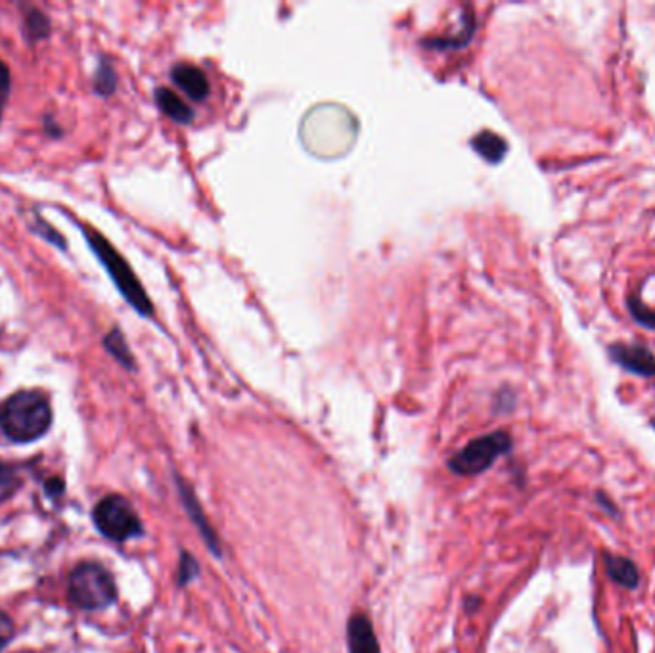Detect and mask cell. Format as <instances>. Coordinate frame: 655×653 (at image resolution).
<instances>
[{"mask_svg":"<svg viewBox=\"0 0 655 653\" xmlns=\"http://www.w3.org/2000/svg\"><path fill=\"white\" fill-rule=\"evenodd\" d=\"M52 424V408L39 391H18L0 406V428L16 443L43 437Z\"/></svg>","mask_w":655,"mask_h":653,"instance_id":"1","label":"cell"},{"mask_svg":"<svg viewBox=\"0 0 655 653\" xmlns=\"http://www.w3.org/2000/svg\"><path fill=\"white\" fill-rule=\"evenodd\" d=\"M18 485H20V481L14 470L10 466H6L4 462H0V502L14 495L18 491Z\"/></svg>","mask_w":655,"mask_h":653,"instance_id":"18","label":"cell"},{"mask_svg":"<svg viewBox=\"0 0 655 653\" xmlns=\"http://www.w3.org/2000/svg\"><path fill=\"white\" fill-rule=\"evenodd\" d=\"M602 558H604L606 575L610 577L611 583L627 590H636L640 586V569L633 560L611 552H604Z\"/></svg>","mask_w":655,"mask_h":653,"instance_id":"10","label":"cell"},{"mask_svg":"<svg viewBox=\"0 0 655 653\" xmlns=\"http://www.w3.org/2000/svg\"><path fill=\"white\" fill-rule=\"evenodd\" d=\"M472 148L485 161L500 163L506 156V152H508V142L497 133L483 131V133H479V135L472 138Z\"/></svg>","mask_w":655,"mask_h":653,"instance_id":"12","label":"cell"},{"mask_svg":"<svg viewBox=\"0 0 655 653\" xmlns=\"http://www.w3.org/2000/svg\"><path fill=\"white\" fill-rule=\"evenodd\" d=\"M512 437L506 431H493L470 441L449 460V468L458 475L487 472L500 456L512 451Z\"/></svg>","mask_w":655,"mask_h":653,"instance_id":"4","label":"cell"},{"mask_svg":"<svg viewBox=\"0 0 655 653\" xmlns=\"http://www.w3.org/2000/svg\"><path fill=\"white\" fill-rule=\"evenodd\" d=\"M156 102H158L159 110L165 113L169 119L177 121V123H190L194 119V112L192 108L182 100L181 96L171 89L161 87L156 91Z\"/></svg>","mask_w":655,"mask_h":653,"instance_id":"11","label":"cell"},{"mask_svg":"<svg viewBox=\"0 0 655 653\" xmlns=\"http://www.w3.org/2000/svg\"><path fill=\"white\" fill-rule=\"evenodd\" d=\"M652 426H654V429H655V418H654V420H652Z\"/></svg>","mask_w":655,"mask_h":653,"instance_id":"23","label":"cell"},{"mask_svg":"<svg viewBox=\"0 0 655 653\" xmlns=\"http://www.w3.org/2000/svg\"><path fill=\"white\" fill-rule=\"evenodd\" d=\"M94 523L98 531L110 541L125 542L142 533V523L131 506V502L123 496H106L94 508Z\"/></svg>","mask_w":655,"mask_h":653,"instance_id":"5","label":"cell"},{"mask_svg":"<svg viewBox=\"0 0 655 653\" xmlns=\"http://www.w3.org/2000/svg\"><path fill=\"white\" fill-rule=\"evenodd\" d=\"M23 33H25V39L29 43H37V41H43L48 35H50V20L46 16L45 12L41 10H29L25 14V22H23Z\"/></svg>","mask_w":655,"mask_h":653,"instance_id":"15","label":"cell"},{"mask_svg":"<svg viewBox=\"0 0 655 653\" xmlns=\"http://www.w3.org/2000/svg\"><path fill=\"white\" fill-rule=\"evenodd\" d=\"M347 646H349V653H380V642L366 615L357 613L349 619Z\"/></svg>","mask_w":655,"mask_h":653,"instance_id":"8","label":"cell"},{"mask_svg":"<svg viewBox=\"0 0 655 653\" xmlns=\"http://www.w3.org/2000/svg\"><path fill=\"white\" fill-rule=\"evenodd\" d=\"M171 79L194 102H202L211 91L207 75L194 64H177L171 69Z\"/></svg>","mask_w":655,"mask_h":653,"instance_id":"7","label":"cell"},{"mask_svg":"<svg viewBox=\"0 0 655 653\" xmlns=\"http://www.w3.org/2000/svg\"><path fill=\"white\" fill-rule=\"evenodd\" d=\"M10 87H12V79H10V69L0 60V117H2V108L10 96Z\"/></svg>","mask_w":655,"mask_h":653,"instance_id":"20","label":"cell"},{"mask_svg":"<svg viewBox=\"0 0 655 653\" xmlns=\"http://www.w3.org/2000/svg\"><path fill=\"white\" fill-rule=\"evenodd\" d=\"M115 89H117V73L113 69L112 62L102 58L94 75V91L100 96H112Z\"/></svg>","mask_w":655,"mask_h":653,"instance_id":"16","label":"cell"},{"mask_svg":"<svg viewBox=\"0 0 655 653\" xmlns=\"http://www.w3.org/2000/svg\"><path fill=\"white\" fill-rule=\"evenodd\" d=\"M104 347L108 349V353L112 355L115 361L119 362L123 368L127 370H135V357L127 345V339L123 336V332L119 328H113L110 334L104 336Z\"/></svg>","mask_w":655,"mask_h":653,"instance_id":"13","label":"cell"},{"mask_svg":"<svg viewBox=\"0 0 655 653\" xmlns=\"http://www.w3.org/2000/svg\"><path fill=\"white\" fill-rule=\"evenodd\" d=\"M596 502L611 518H621V512H619V508L615 506V502L611 500L610 496H606L604 493H596Z\"/></svg>","mask_w":655,"mask_h":653,"instance_id":"22","label":"cell"},{"mask_svg":"<svg viewBox=\"0 0 655 653\" xmlns=\"http://www.w3.org/2000/svg\"><path fill=\"white\" fill-rule=\"evenodd\" d=\"M179 493H181L182 504H184V508H186L188 516H190V519L194 521V525L198 527V531L202 533L205 544L211 548V552H213L215 556H221L219 539H217V535H215V531H213L211 523H209L207 518H205L204 510H202V506H200L198 498H196V495H194V491H192V489H190V487H188L184 481H181V479H179Z\"/></svg>","mask_w":655,"mask_h":653,"instance_id":"9","label":"cell"},{"mask_svg":"<svg viewBox=\"0 0 655 653\" xmlns=\"http://www.w3.org/2000/svg\"><path fill=\"white\" fill-rule=\"evenodd\" d=\"M610 357L631 374L642 378H655V357L650 349L642 345L615 343L610 347Z\"/></svg>","mask_w":655,"mask_h":653,"instance_id":"6","label":"cell"},{"mask_svg":"<svg viewBox=\"0 0 655 653\" xmlns=\"http://www.w3.org/2000/svg\"><path fill=\"white\" fill-rule=\"evenodd\" d=\"M629 309H631V315L636 318L638 324H642L644 328L655 330V311L648 309L638 297H634V295L629 297Z\"/></svg>","mask_w":655,"mask_h":653,"instance_id":"17","label":"cell"},{"mask_svg":"<svg viewBox=\"0 0 655 653\" xmlns=\"http://www.w3.org/2000/svg\"><path fill=\"white\" fill-rule=\"evenodd\" d=\"M14 638V625L6 613L0 611V652L10 644Z\"/></svg>","mask_w":655,"mask_h":653,"instance_id":"21","label":"cell"},{"mask_svg":"<svg viewBox=\"0 0 655 653\" xmlns=\"http://www.w3.org/2000/svg\"><path fill=\"white\" fill-rule=\"evenodd\" d=\"M198 575V563L190 554H182L181 567H179V583L186 585Z\"/></svg>","mask_w":655,"mask_h":653,"instance_id":"19","label":"cell"},{"mask_svg":"<svg viewBox=\"0 0 655 653\" xmlns=\"http://www.w3.org/2000/svg\"><path fill=\"white\" fill-rule=\"evenodd\" d=\"M83 234L89 242V248L94 251V255L100 259L104 269L110 274L115 288L125 297V301L135 309L138 315H154V303L148 297L144 286L136 278L135 272L131 265L125 261V257L113 248L110 240H106L98 230L83 226Z\"/></svg>","mask_w":655,"mask_h":653,"instance_id":"2","label":"cell"},{"mask_svg":"<svg viewBox=\"0 0 655 653\" xmlns=\"http://www.w3.org/2000/svg\"><path fill=\"white\" fill-rule=\"evenodd\" d=\"M475 31V18L472 10L468 12V16L464 14V27L458 35L454 37H447V39H426L422 45L426 48H437V50H449V48H464L472 41Z\"/></svg>","mask_w":655,"mask_h":653,"instance_id":"14","label":"cell"},{"mask_svg":"<svg viewBox=\"0 0 655 653\" xmlns=\"http://www.w3.org/2000/svg\"><path fill=\"white\" fill-rule=\"evenodd\" d=\"M69 598L81 609H102L112 606L117 588L112 575L98 563H81L69 579Z\"/></svg>","mask_w":655,"mask_h":653,"instance_id":"3","label":"cell"}]
</instances>
